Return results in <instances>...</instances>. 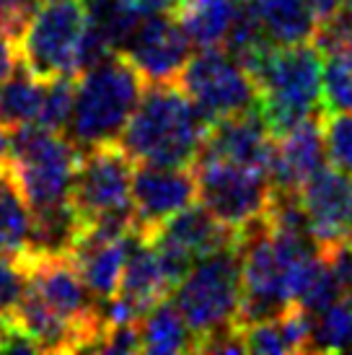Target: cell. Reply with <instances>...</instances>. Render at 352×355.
I'll return each mask as SVG.
<instances>
[{"instance_id": "cell-1", "label": "cell", "mask_w": 352, "mask_h": 355, "mask_svg": "<svg viewBox=\"0 0 352 355\" xmlns=\"http://www.w3.org/2000/svg\"><path fill=\"white\" fill-rule=\"evenodd\" d=\"M207 135L210 119L189 99L179 80H166L146 83L119 143L135 164L192 166L205 150Z\"/></svg>"}, {"instance_id": "cell-2", "label": "cell", "mask_w": 352, "mask_h": 355, "mask_svg": "<svg viewBox=\"0 0 352 355\" xmlns=\"http://www.w3.org/2000/svg\"><path fill=\"white\" fill-rule=\"evenodd\" d=\"M324 52L313 44H267L244 62L259 89V114L274 138L324 112Z\"/></svg>"}, {"instance_id": "cell-3", "label": "cell", "mask_w": 352, "mask_h": 355, "mask_svg": "<svg viewBox=\"0 0 352 355\" xmlns=\"http://www.w3.org/2000/svg\"><path fill=\"white\" fill-rule=\"evenodd\" d=\"M143 91L146 78L122 52H114L78 76L76 104L65 135L80 150L98 143H114L135 114Z\"/></svg>"}, {"instance_id": "cell-4", "label": "cell", "mask_w": 352, "mask_h": 355, "mask_svg": "<svg viewBox=\"0 0 352 355\" xmlns=\"http://www.w3.org/2000/svg\"><path fill=\"white\" fill-rule=\"evenodd\" d=\"M174 304L195 335V353L207 337L238 327L241 311V254L238 236L202 257L174 288Z\"/></svg>"}, {"instance_id": "cell-5", "label": "cell", "mask_w": 352, "mask_h": 355, "mask_svg": "<svg viewBox=\"0 0 352 355\" xmlns=\"http://www.w3.org/2000/svg\"><path fill=\"white\" fill-rule=\"evenodd\" d=\"M132 174L135 158L122 148V143H98L80 150L73 207L83 228L109 231H135L132 213Z\"/></svg>"}, {"instance_id": "cell-6", "label": "cell", "mask_w": 352, "mask_h": 355, "mask_svg": "<svg viewBox=\"0 0 352 355\" xmlns=\"http://www.w3.org/2000/svg\"><path fill=\"white\" fill-rule=\"evenodd\" d=\"M80 148L65 132L26 125L10 132L8 166L19 179L31 213L73 205Z\"/></svg>"}, {"instance_id": "cell-7", "label": "cell", "mask_w": 352, "mask_h": 355, "mask_svg": "<svg viewBox=\"0 0 352 355\" xmlns=\"http://www.w3.org/2000/svg\"><path fill=\"white\" fill-rule=\"evenodd\" d=\"M88 16L83 0H42L19 40L21 62L39 80L83 73Z\"/></svg>"}, {"instance_id": "cell-8", "label": "cell", "mask_w": 352, "mask_h": 355, "mask_svg": "<svg viewBox=\"0 0 352 355\" xmlns=\"http://www.w3.org/2000/svg\"><path fill=\"white\" fill-rule=\"evenodd\" d=\"M192 168L197 177V202L231 231L241 234L267 216L272 202V179L267 171L210 153H200Z\"/></svg>"}, {"instance_id": "cell-9", "label": "cell", "mask_w": 352, "mask_h": 355, "mask_svg": "<svg viewBox=\"0 0 352 355\" xmlns=\"http://www.w3.org/2000/svg\"><path fill=\"white\" fill-rule=\"evenodd\" d=\"M179 86L210 119V125L259 107L254 76L225 47L195 52L179 76Z\"/></svg>"}, {"instance_id": "cell-10", "label": "cell", "mask_w": 352, "mask_h": 355, "mask_svg": "<svg viewBox=\"0 0 352 355\" xmlns=\"http://www.w3.org/2000/svg\"><path fill=\"white\" fill-rule=\"evenodd\" d=\"M236 236L238 234L223 226L205 205H189L158 228L150 244L156 249L171 286L176 288L179 280L195 267V262L236 241Z\"/></svg>"}, {"instance_id": "cell-11", "label": "cell", "mask_w": 352, "mask_h": 355, "mask_svg": "<svg viewBox=\"0 0 352 355\" xmlns=\"http://www.w3.org/2000/svg\"><path fill=\"white\" fill-rule=\"evenodd\" d=\"M197 202V177L192 166L140 164L132 174L135 234L150 239L166 220Z\"/></svg>"}, {"instance_id": "cell-12", "label": "cell", "mask_w": 352, "mask_h": 355, "mask_svg": "<svg viewBox=\"0 0 352 355\" xmlns=\"http://www.w3.org/2000/svg\"><path fill=\"white\" fill-rule=\"evenodd\" d=\"M192 50L195 42L189 40L176 13H156L140 19L119 52L132 62L146 83H166L179 80L189 58L195 55Z\"/></svg>"}, {"instance_id": "cell-13", "label": "cell", "mask_w": 352, "mask_h": 355, "mask_svg": "<svg viewBox=\"0 0 352 355\" xmlns=\"http://www.w3.org/2000/svg\"><path fill=\"white\" fill-rule=\"evenodd\" d=\"M313 241L322 249L352 244V171L324 166L298 189Z\"/></svg>"}, {"instance_id": "cell-14", "label": "cell", "mask_w": 352, "mask_h": 355, "mask_svg": "<svg viewBox=\"0 0 352 355\" xmlns=\"http://www.w3.org/2000/svg\"><path fill=\"white\" fill-rule=\"evenodd\" d=\"M132 234L135 231L125 234V231H109V228H80L78 241L70 249L73 265L94 298L101 304L117 296Z\"/></svg>"}, {"instance_id": "cell-15", "label": "cell", "mask_w": 352, "mask_h": 355, "mask_svg": "<svg viewBox=\"0 0 352 355\" xmlns=\"http://www.w3.org/2000/svg\"><path fill=\"white\" fill-rule=\"evenodd\" d=\"M326 143H324V112L303 119L301 125L274 138V156L270 166L272 189L298 192L303 182L326 166Z\"/></svg>"}, {"instance_id": "cell-16", "label": "cell", "mask_w": 352, "mask_h": 355, "mask_svg": "<svg viewBox=\"0 0 352 355\" xmlns=\"http://www.w3.org/2000/svg\"><path fill=\"white\" fill-rule=\"evenodd\" d=\"M202 153L228 158V161L244 164V166L262 168L270 174L274 156V135L270 132L264 117L259 114V107H256L246 114L213 122Z\"/></svg>"}, {"instance_id": "cell-17", "label": "cell", "mask_w": 352, "mask_h": 355, "mask_svg": "<svg viewBox=\"0 0 352 355\" xmlns=\"http://www.w3.org/2000/svg\"><path fill=\"white\" fill-rule=\"evenodd\" d=\"M246 353L259 355H285L308 353V335H311V314L301 306H288L285 311L252 324H244Z\"/></svg>"}, {"instance_id": "cell-18", "label": "cell", "mask_w": 352, "mask_h": 355, "mask_svg": "<svg viewBox=\"0 0 352 355\" xmlns=\"http://www.w3.org/2000/svg\"><path fill=\"white\" fill-rule=\"evenodd\" d=\"M270 44H306L316 40L322 21L308 0H246Z\"/></svg>"}, {"instance_id": "cell-19", "label": "cell", "mask_w": 352, "mask_h": 355, "mask_svg": "<svg viewBox=\"0 0 352 355\" xmlns=\"http://www.w3.org/2000/svg\"><path fill=\"white\" fill-rule=\"evenodd\" d=\"M244 0H182L176 19L200 50L225 47Z\"/></svg>"}, {"instance_id": "cell-20", "label": "cell", "mask_w": 352, "mask_h": 355, "mask_svg": "<svg viewBox=\"0 0 352 355\" xmlns=\"http://www.w3.org/2000/svg\"><path fill=\"white\" fill-rule=\"evenodd\" d=\"M34 216L13 168L0 171V254L29 257Z\"/></svg>"}, {"instance_id": "cell-21", "label": "cell", "mask_w": 352, "mask_h": 355, "mask_svg": "<svg viewBox=\"0 0 352 355\" xmlns=\"http://www.w3.org/2000/svg\"><path fill=\"white\" fill-rule=\"evenodd\" d=\"M140 353H195V335L174 301H161L137 322Z\"/></svg>"}, {"instance_id": "cell-22", "label": "cell", "mask_w": 352, "mask_h": 355, "mask_svg": "<svg viewBox=\"0 0 352 355\" xmlns=\"http://www.w3.org/2000/svg\"><path fill=\"white\" fill-rule=\"evenodd\" d=\"M44 101V80H39L24 62L13 76L0 83V128L13 132L39 122Z\"/></svg>"}, {"instance_id": "cell-23", "label": "cell", "mask_w": 352, "mask_h": 355, "mask_svg": "<svg viewBox=\"0 0 352 355\" xmlns=\"http://www.w3.org/2000/svg\"><path fill=\"white\" fill-rule=\"evenodd\" d=\"M308 353H352V301L342 298L311 314Z\"/></svg>"}, {"instance_id": "cell-24", "label": "cell", "mask_w": 352, "mask_h": 355, "mask_svg": "<svg viewBox=\"0 0 352 355\" xmlns=\"http://www.w3.org/2000/svg\"><path fill=\"white\" fill-rule=\"evenodd\" d=\"M324 112H352V52L326 55Z\"/></svg>"}, {"instance_id": "cell-25", "label": "cell", "mask_w": 352, "mask_h": 355, "mask_svg": "<svg viewBox=\"0 0 352 355\" xmlns=\"http://www.w3.org/2000/svg\"><path fill=\"white\" fill-rule=\"evenodd\" d=\"M76 80L70 76H60V78L44 80V101H42L39 122L42 128L55 130V132H65L73 114V104H76Z\"/></svg>"}, {"instance_id": "cell-26", "label": "cell", "mask_w": 352, "mask_h": 355, "mask_svg": "<svg viewBox=\"0 0 352 355\" xmlns=\"http://www.w3.org/2000/svg\"><path fill=\"white\" fill-rule=\"evenodd\" d=\"M324 143L334 166L352 171V112H324Z\"/></svg>"}, {"instance_id": "cell-27", "label": "cell", "mask_w": 352, "mask_h": 355, "mask_svg": "<svg viewBox=\"0 0 352 355\" xmlns=\"http://www.w3.org/2000/svg\"><path fill=\"white\" fill-rule=\"evenodd\" d=\"M26 286H29L26 259L0 254V322L13 316Z\"/></svg>"}, {"instance_id": "cell-28", "label": "cell", "mask_w": 352, "mask_h": 355, "mask_svg": "<svg viewBox=\"0 0 352 355\" xmlns=\"http://www.w3.org/2000/svg\"><path fill=\"white\" fill-rule=\"evenodd\" d=\"M313 44L324 55L352 52V3H344L342 10H337L332 19L324 21L322 26H319V31H316Z\"/></svg>"}, {"instance_id": "cell-29", "label": "cell", "mask_w": 352, "mask_h": 355, "mask_svg": "<svg viewBox=\"0 0 352 355\" xmlns=\"http://www.w3.org/2000/svg\"><path fill=\"white\" fill-rule=\"evenodd\" d=\"M42 0H0V34L19 42Z\"/></svg>"}, {"instance_id": "cell-30", "label": "cell", "mask_w": 352, "mask_h": 355, "mask_svg": "<svg viewBox=\"0 0 352 355\" xmlns=\"http://www.w3.org/2000/svg\"><path fill=\"white\" fill-rule=\"evenodd\" d=\"M137 19H148L156 13H176L182 0H122Z\"/></svg>"}, {"instance_id": "cell-31", "label": "cell", "mask_w": 352, "mask_h": 355, "mask_svg": "<svg viewBox=\"0 0 352 355\" xmlns=\"http://www.w3.org/2000/svg\"><path fill=\"white\" fill-rule=\"evenodd\" d=\"M21 65L19 55V42H13L10 37L0 34V83L13 76V70Z\"/></svg>"}, {"instance_id": "cell-32", "label": "cell", "mask_w": 352, "mask_h": 355, "mask_svg": "<svg viewBox=\"0 0 352 355\" xmlns=\"http://www.w3.org/2000/svg\"><path fill=\"white\" fill-rule=\"evenodd\" d=\"M311 3V8L316 10V16H319V21H329L337 13V10H342V6L347 3V0H308Z\"/></svg>"}, {"instance_id": "cell-33", "label": "cell", "mask_w": 352, "mask_h": 355, "mask_svg": "<svg viewBox=\"0 0 352 355\" xmlns=\"http://www.w3.org/2000/svg\"><path fill=\"white\" fill-rule=\"evenodd\" d=\"M8 148H10V132L0 128V171L8 166Z\"/></svg>"}, {"instance_id": "cell-34", "label": "cell", "mask_w": 352, "mask_h": 355, "mask_svg": "<svg viewBox=\"0 0 352 355\" xmlns=\"http://www.w3.org/2000/svg\"><path fill=\"white\" fill-rule=\"evenodd\" d=\"M347 3H352V0H347Z\"/></svg>"}]
</instances>
